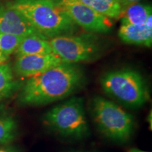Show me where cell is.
Instances as JSON below:
<instances>
[{"mask_svg":"<svg viewBox=\"0 0 152 152\" xmlns=\"http://www.w3.org/2000/svg\"><path fill=\"white\" fill-rule=\"evenodd\" d=\"M85 79L80 66L63 62L29 77L20 89L18 102L24 106H41L61 100L80 89Z\"/></svg>","mask_w":152,"mask_h":152,"instance_id":"cell-1","label":"cell"},{"mask_svg":"<svg viewBox=\"0 0 152 152\" xmlns=\"http://www.w3.org/2000/svg\"><path fill=\"white\" fill-rule=\"evenodd\" d=\"M7 4L48 39L73 35L78 30V26L52 0H12Z\"/></svg>","mask_w":152,"mask_h":152,"instance_id":"cell-2","label":"cell"},{"mask_svg":"<svg viewBox=\"0 0 152 152\" xmlns=\"http://www.w3.org/2000/svg\"><path fill=\"white\" fill-rule=\"evenodd\" d=\"M104 92L131 109H138L149 100V88L142 75L132 68L107 72L100 79Z\"/></svg>","mask_w":152,"mask_h":152,"instance_id":"cell-3","label":"cell"},{"mask_svg":"<svg viewBox=\"0 0 152 152\" xmlns=\"http://www.w3.org/2000/svg\"><path fill=\"white\" fill-rule=\"evenodd\" d=\"M90 113L99 131L112 141H128L134 130V118L109 99L96 96L91 102Z\"/></svg>","mask_w":152,"mask_h":152,"instance_id":"cell-4","label":"cell"},{"mask_svg":"<svg viewBox=\"0 0 152 152\" xmlns=\"http://www.w3.org/2000/svg\"><path fill=\"white\" fill-rule=\"evenodd\" d=\"M48 128L64 137L83 139L90 133L84 102L81 97H72L49 110L44 115Z\"/></svg>","mask_w":152,"mask_h":152,"instance_id":"cell-5","label":"cell"},{"mask_svg":"<svg viewBox=\"0 0 152 152\" xmlns=\"http://www.w3.org/2000/svg\"><path fill=\"white\" fill-rule=\"evenodd\" d=\"M53 52L63 62L78 64L92 61L102 52L99 37L94 33L62 35L49 39Z\"/></svg>","mask_w":152,"mask_h":152,"instance_id":"cell-6","label":"cell"},{"mask_svg":"<svg viewBox=\"0 0 152 152\" xmlns=\"http://www.w3.org/2000/svg\"><path fill=\"white\" fill-rule=\"evenodd\" d=\"M77 26L87 33H106L113 27V20L96 12L78 0H52Z\"/></svg>","mask_w":152,"mask_h":152,"instance_id":"cell-7","label":"cell"},{"mask_svg":"<svg viewBox=\"0 0 152 152\" xmlns=\"http://www.w3.org/2000/svg\"><path fill=\"white\" fill-rule=\"evenodd\" d=\"M63 63L54 52L46 54L26 55L17 57L14 71L21 77H31L47 71Z\"/></svg>","mask_w":152,"mask_h":152,"instance_id":"cell-8","label":"cell"},{"mask_svg":"<svg viewBox=\"0 0 152 152\" xmlns=\"http://www.w3.org/2000/svg\"><path fill=\"white\" fill-rule=\"evenodd\" d=\"M0 33L23 37L37 35L46 38L42 35L20 12L9 7L7 4H0Z\"/></svg>","mask_w":152,"mask_h":152,"instance_id":"cell-9","label":"cell"},{"mask_svg":"<svg viewBox=\"0 0 152 152\" xmlns=\"http://www.w3.org/2000/svg\"><path fill=\"white\" fill-rule=\"evenodd\" d=\"M151 22L152 16L150 15L144 25L121 24L118 31L119 37L125 43L150 47L152 43Z\"/></svg>","mask_w":152,"mask_h":152,"instance_id":"cell-10","label":"cell"},{"mask_svg":"<svg viewBox=\"0 0 152 152\" xmlns=\"http://www.w3.org/2000/svg\"><path fill=\"white\" fill-rule=\"evenodd\" d=\"M16 57L33 54H46L53 53L49 39L37 35L25 37L16 51Z\"/></svg>","mask_w":152,"mask_h":152,"instance_id":"cell-11","label":"cell"},{"mask_svg":"<svg viewBox=\"0 0 152 152\" xmlns=\"http://www.w3.org/2000/svg\"><path fill=\"white\" fill-rule=\"evenodd\" d=\"M150 15H151V6L136 3L125 8L123 11L120 19L121 20V24L140 26L145 23Z\"/></svg>","mask_w":152,"mask_h":152,"instance_id":"cell-12","label":"cell"},{"mask_svg":"<svg viewBox=\"0 0 152 152\" xmlns=\"http://www.w3.org/2000/svg\"><path fill=\"white\" fill-rule=\"evenodd\" d=\"M20 86V83L14 79L10 64H0V102L12 96Z\"/></svg>","mask_w":152,"mask_h":152,"instance_id":"cell-13","label":"cell"},{"mask_svg":"<svg viewBox=\"0 0 152 152\" xmlns=\"http://www.w3.org/2000/svg\"><path fill=\"white\" fill-rule=\"evenodd\" d=\"M17 132L18 125L14 115L0 108V147L11 143L16 138Z\"/></svg>","mask_w":152,"mask_h":152,"instance_id":"cell-14","label":"cell"},{"mask_svg":"<svg viewBox=\"0 0 152 152\" xmlns=\"http://www.w3.org/2000/svg\"><path fill=\"white\" fill-rule=\"evenodd\" d=\"M96 12L112 20L119 19L122 8L119 0H78Z\"/></svg>","mask_w":152,"mask_h":152,"instance_id":"cell-15","label":"cell"},{"mask_svg":"<svg viewBox=\"0 0 152 152\" xmlns=\"http://www.w3.org/2000/svg\"><path fill=\"white\" fill-rule=\"evenodd\" d=\"M24 37L11 34L0 33V52L9 56L16 52Z\"/></svg>","mask_w":152,"mask_h":152,"instance_id":"cell-16","label":"cell"},{"mask_svg":"<svg viewBox=\"0 0 152 152\" xmlns=\"http://www.w3.org/2000/svg\"><path fill=\"white\" fill-rule=\"evenodd\" d=\"M140 1H142V0H119L120 4L121 6V8H122V12L125 8H127L129 6L138 3Z\"/></svg>","mask_w":152,"mask_h":152,"instance_id":"cell-17","label":"cell"},{"mask_svg":"<svg viewBox=\"0 0 152 152\" xmlns=\"http://www.w3.org/2000/svg\"><path fill=\"white\" fill-rule=\"evenodd\" d=\"M0 152H20V151L17 148L7 144L0 147Z\"/></svg>","mask_w":152,"mask_h":152,"instance_id":"cell-18","label":"cell"},{"mask_svg":"<svg viewBox=\"0 0 152 152\" xmlns=\"http://www.w3.org/2000/svg\"><path fill=\"white\" fill-rule=\"evenodd\" d=\"M9 59V56H7L2 53L1 52H0V64H6L7 63Z\"/></svg>","mask_w":152,"mask_h":152,"instance_id":"cell-19","label":"cell"},{"mask_svg":"<svg viewBox=\"0 0 152 152\" xmlns=\"http://www.w3.org/2000/svg\"><path fill=\"white\" fill-rule=\"evenodd\" d=\"M128 152H149V151H142V150H140V149H130Z\"/></svg>","mask_w":152,"mask_h":152,"instance_id":"cell-20","label":"cell"},{"mask_svg":"<svg viewBox=\"0 0 152 152\" xmlns=\"http://www.w3.org/2000/svg\"><path fill=\"white\" fill-rule=\"evenodd\" d=\"M75 152H86V151H75Z\"/></svg>","mask_w":152,"mask_h":152,"instance_id":"cell-21","label":"cell"}]
</instances>
